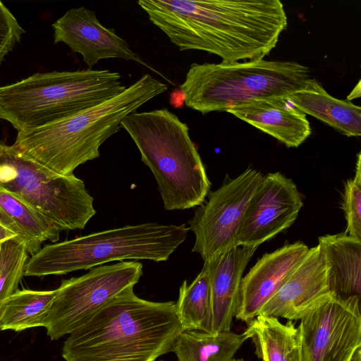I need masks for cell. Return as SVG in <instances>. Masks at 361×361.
<instances>
[{
    "label": "cell",
    "instance_id": "52a82bcc",
    "mask_svg": "<svg viewBox=\"0 0 361 361\" xmlns=\"http://www.w3.org/2000/svg\"><path fill=\"white\" fill-rule=\"evenodd\" d=\"M310 69L295 61L264 59L192 63L180 88L187 107L204 114L264 99L287 100L302 89Z\"/></svg>",
    "mask_w": 361,
    "mask_h": 361
},
{
    "label": "cell",
    "instance_id": "9c48e42d",
    "mask_svg": "<svg viewBox=\"0 0 361 361\" xmlns=\"http://www.w3.org/2000/svg\"><path fill=\"white\" fill-rule=\"evenodd\" d=\"M142 267L137 261H122L63 280L43 319L47 335L57 340L78 329L117 295L134 288Z\"/></svg>",
    "mask_w": 361,
    "mask_h": 361
},
{
    "label": "cell",
    "instance_id": "ac0fdd59",
    "mask_svg": "<svg viewBox=\"0 0 361 361\" xmlns=\"http://www.w3.org/2000/svg\"><path fill=\"white\" fill-rule=\"evenodd\" d=\"M291 104L348 137L361 135V108L329 94L315 79L287 99Z\"/></svg>",
    "mask_w": 361,
    "mask_h": 361
},
{
    "label": "cell",
    "instance_id": "4dcf8cb0",
    "mask_svg": "<svg viewBox=\"0 0 361 361\" xmlns=\"http://www.w3.org/2000/svg\"><path fill=\"white\" fill-rule=\"evenodd\" d=\"M348 361H361V346L355 350Z\"/></svg>",
    "mask_w": 361,
    "mask_h": 361
},
{
    "label": "cell",
    "instance_id": "f546056e",
    "mask_svg": "<svg viewBox=\"0 0 361 361\" xmlns=\"http://www.w3.org/2000/svg\"><path fill=\"white\" fill-rule=\"evenodd\" d=\"M360 80L358 82L357 85L353 88V90L351 91V92L348 95L347 100L351 101L352 99L355 98H358L360 97Z\"/></svg>",
    "mask_w": 361,
    "mask_h": 361
},
{
    "label": "cell",
    "instance_id": "5b68a950",
    "mask_svg": "<svg viewBox=\"0 0 361 361\" xmlns=\"http://www.w3.org/2000/svg\"><path fill=\"white\" fill-rule=\"evenodd\" d=\"M121 79L109 70L35 73L0 87V119L18 132L40 128L119 94Z\"/></svg>",
    "mask_w": 361,
    "mask_h": 361
},
{
    "label": "cell",
    "instance_id": "d6986e66",
    "mask_svg": "<svg viewBox=\"0 0 361 361\" xmlns=\"http://www.w3.org/2000/svg\"><path fill=\"white\" fill-rule=\"evenodd\" d=\"M331 292L342 298L361 295V240L345 233L319 238Z\"/></svg>",
    "mask_w": 361,
    "mask_h": 361
},
{
    "label": "cell",
    "instance_id": "e0dca14e",
    "mask_svg": "<svg viewBox=\"0 0 361 361\" xmlns=\"http://www.w3.org/2000/svg\"><path fill=\"white\" fill-rule=\"evenodd\" d=\"M288 147H298L312 133L305 114L283 99L252 101L227 111Z\"/></svg>",
    "mask_w": 361,
    "mask_h": 361
},
{
    "label": "cell",
    "instance_id": "6da1fadb",
    "mask_svg": "<svg viewBox=\"0 0 361 361\" xmlns=\"http://www.w3.org/2000/svg\"><path fill=\"white\" fill-rule=\"evenodd\" d=\"M137 4L180 51H207L225 62L264 59L288 25L279 0H140Z\"/></svg>",
    "mask_w": 361,
    "mask_h": 361
},
{
    "label": "cell",
    "instance_id": "ba28073f",
    "mask_svg": "<svg viewBox=\"0 0 361 361\" xmlns=\"http://www.w3.org/2000/svg\"><path fill=\"white\" fill-rule=\"evenodd\" d=\"M0 190L49 219L61 232L83 229L96 210L82 180L61 175L0 141Z\"/></svg>",
    "mask_w": 361,
    "mask_h": 361
},
{
    "label": "cell",
    "instance_id": "4316f807",
    "mask_svg": "<svg viewBox=\"0 0 361 361\" xmlns=\"http://www.w3.org/2000/svg\"><path fill=\"white\" fill-rule=\"evenodd\" d=\"M25 32L16 18L0 1V64Z\"/></svg>",
    "mask_w": 361,
    "mask_h": 361
},
{
    "label": "cell",
    "instance_id": "d4e9b609",
    "mask_svg": "<svg viewBox=\"0 0 361 361\" xmlns=\"http://www.w3.org/2000/svg\"><path fill=\"white\" fill-rule=\"evenodd\" d=\"M28 258L25 243L18 236L0 244V310L18 290Z\"/></svg>",
    "mask_w": 361,
    "mask_h": 361
},
{
    "label": "cell",
    "instance_id": "30bf717a",
    "mask_svg": "<svg viewBox=\"0 0 361 361\" xmlns=\"http://www.w3.org/2000/svg\"><path fill=\"white\" fill-rule=\"evenodd\" d=\"M262 177L260 171L248 168L208 193V200L198 206L188 221L195 238L192 252L207 261L238 247L240 223Z\"/></svg>",
    "mask_w": 361,
    "mask_h": 361
},
{
    "label": "cell",
    "instance_id": "9a60e30c",
    "mask_svg": "<svg viewBox=\"0 0 361 361\" xmlns=\"http://www.w3.org/2000/svg\"><path fill=\"white\" fill-rule=\"evenodd\" d=\"M308 250L309 247L304 243L297 241L286 243L258 259L241 279L235 317L248 324L255 318Z\"/></svg>",
    "mask_w": 361,
    "mask_h": 361
},
{
    "label": "cell",
    "instance_id": "ffe728a7",
    "mask_svg": "<svg viewBox=\"0 0 361 361\" xmlns=\"http://www.w3.org/2000/svg\"><path fill=\"white\" fill-rule=\"evenodd\" d=\"M0 224L25 243L32 256L46 240L56 242L61 231L49 219L13 195L0 190Z\"/></svg>",
    "mask_w": 361,
    "mask_h": 361
},
{
    "label": "cell",
    "instance_id": "8992f818",
    "mask_svg": "<svg viewBox=\"0 0 361 361\" xmlns=\"http://www.w3.org/2000/svg\"><path fill=\"white\" fill-rule=\"evenodd\" d=\"M188 231L185 224L147 222L47 245L27 261L24 275H63L127 259L167 261L186 240Z\"/></svg>",
    "mask_w": 361,
    "mask_h": 361
},
{
    "label": "cell",
    "instance_id": "7a4b0ae2",
    "mask_svg": "<svg viewBox=\"0 0 361 361\" xmlns=\"http://www.w3.org/2000/svg\"><path fill=\"white\" fill-rule=\"evenodd\" d=\"M183 331L174 302L147 300L130 288L68 334L62 357L66 361H156L171 351Z\"/></svg>",
    "mask_w": 361,
    "mask_h": 361
},
{
    "label": "cell",
    "instance_id": "d6a6232c",
    "mask_svg": "<svg viewBox=\"0 0 361 361\" xmlns=\"http://www.w3.org/2000/svg\"><path fill=\"white\" fill-rule=\"evenodd\" d=\"M161 361H164V360H161Z\"/></svg>",
    "mask_w": 361,
    "mask_h": 361
},
{
    "label": "cell",
    "instance_id": "f1b7e54d",
    "mask_svg": "<svg viewBox=\"0 0 361 361\" xmlns=\"http://www.w3.org/2000/svg\"><path fill=\"white\" fill-rule=\"evenodd\" d=\"M16 236L13 232L0 224V243Z\"/></svg>",
    "mask_w": 361,
    "mask_h": 361
},
{
    "label": "cell",
    "instance_id": "4fadbf2b",
    "mask_svg": "<svg viewBox=\"0 0 361 361\" xmlns=\"http://www.w3.org/2000/svg\"><path fill=\"white\" fill-rule=\"evenodd\" d=\"M333 295L329 286L327 266L319 245L309 248L277 293L258 314L301 320Z\"/></svg>",
    "mask_w": 361,
    "mask_h": 361
},
{
    "label": "cell",
    "instance_id": "7c38bea8",
    "mask_svg": "<svg viewBox=\"0 0 361 361\" xmlns=\"http://www.w3.org/2000/svg\"><path fill=\"white\" fill-rule=\"evenodd\" d=\"M302 206V197L292 179L280 172L263 176L240 223L238 247L257 248L290 228Z\"/></svg>",
    "mask_w": 361,
    "mask_h": 361
},
{
    "label": "cell",
    "instance_id": "8fae6325",
    "mask_svg": "<svg viewBox=\"0 0 361 361\" xmlns=\"http://www.w3.org/2000/svg\"><path fill=\"white\" fill-rule=\"evenodd\" d=\"M360 297L333 295L298 326L308 361H348L361 346Z\"/></svg>",
    "mask_w": 361,
    "mask_h": 361
},
{
    "label": "cell",
    "instance_id": "1f68e13d",
    "mask_svg": "<svg viewBox=\"0 0 361 361\" xmlns=\"http://www.w3.org/2000/svg\"><path fill=\"white\" fill-rule=\"evenodd\" d=\"M230 361H244V360L242 358H238V359L233 358Z\"/></svg>",
    "mask_w": 361,
    "mask_h": 361
},
{
    "label": "cell",
    "instance_id": "277c9868",
    "mask_svg": "<svg viewBox=\"0 0 361 361\" xmlns=\"http://www.w3.org/2000/svg\"><path fill=\"white\" fill-rule=\"evenodd\" d=\"M121 126L152 171L165 209H188L205 201L211 183L186 123L162 108L132 113Z\"/></svg>",
    "mask_w": 361,
    "mask_h": 361
},
{
    "label": "cell",
    "instance_id": "836d02e7",
    "mask_svg": "<svg viewBox=\"0 0 361 361\" xmlns=\"http://www.w3.org/2000/svg\"><path fill=\"white\" fill-rule=\"evenodd\" d=\"M1 244V243H0Z\"/></svg>",
    "mask_w": 361,
    "mask_h": 361
},
{
    "label": "cell",
    "instance_id": "3957f363",
    "mask_svg": "<svg viewBox=\"0 0 361 361\" xmlns=\"http://www.w3.org/2000/svg\"><path fill=\"white\" fill-rule=\"evenodd\" d=\"M165 83L147 73L119 94L47 126L18 132L13 145L50 170L73 174L100 156V146L117 133L129 114L165 92Z\"/></svg>",
    "mask_w": 361,
    "mask_h": 361
},
{
    "label": "cell",
    "instance_id": "cb8c5ba5",
    "mask_svg": "<svg viewBox=\"0 0 361 361\" xmlns=\"http://www.w3.org/2000/svg\"><path fill=\"white\" fill-rule=\"evenodd\" d=\"M56 295V290H18L1 305L0 329L20 331L42 326L44 315Z\"/></svg>",
    "mask_w": 361,
    "mask_h": 361
},
{
    "label": "cell",
    "instance_id": "484cf974",
    "mask_svg": "<svg viewBox=\"0 0 361 361\" xmlns=\"http://www.w3.org/2000/svg\"><path fill=\"white\" fill-rule=\"evenodd\" d=\"M342 208L346 220L345 233L361 240V153L357 155L355 174L345 184Z\"/></svg>",
    "mask_w": 361,
    "mask_h": 361
},
{
    "label": "cell",
    "instance_id": "603a6c76",
    "mask_svg": "<svg viewBox=\"0 0 361 361\" xmlns=\"http://www.w3.org/2000/svg\"><path fill=\"white\" fill-rule=\"evenodd\" d=\"M175 312L183 331L211 332L209 276L205 262L190 283L185 280L181 284Z\"/></svg>",
    "mask_w": 361,
    "mask_h": 361
},
{
    "label": "cell",
    "instance_id": "83f0119b",
    "mask_svg": "<svg viewBox=\"0 0 361 361\" xmlns=\"http://www.w3.org/2000/svg\"><path fill=\"white\" fill-rule=\"evenodd\" d=\"M298 329V337L295 346L290 353L288 361H308L306 351L302 343L300 331Z\"/></svg>",
    "mask_w": 361,
    "mask_h": 361
},
{
    "label": "cell",
    "instance_id": "2e32d148",
    "mask_svg": "<svg viewBox=\"0 0 361 361\" xmlns=\"http://www.w3.org/2000/svg\"><path fill=\"white\" fill-rule=\"evenodd\" d=\"M257 248H236L209 260L211 300V332L231 331L238 303L243 274Z\"/></svg>",
    "mask_w": 361,
    "mask_h": 361
},
{
    "label": "cell",
    "instance_id": "7402d4cb",
    "mask_svg": "<svg viewBox=\"0 0 361 361\" xmlns=\"http://www.w3.org/2000/svg\"><path fill=\"white\" fill-rule=\"evenodd\" d=\"M248 324L250 339L262 361H288L298 337L293 321L282 324L277 318L259 314Z\"/></svg>",
    "mask_w": 361,
    "mask_h": 361
},
{
    "label": "cell",
    "instance_id": "44dd1931",
    "mask_svg": "<svg viewBox=\"0 0 361 361\" xmlns=\"http://www.w3.org/2000/svg\"><path fill=\"white\" fill-rule=\"evenodd\" d=\"M250 336L247 329L242 334L183 331L171 351L178 361H230Z\"/></svg>",
    "mask_w": 361,
    "mask_h": 361
},
{
    "label": "cell",
    "instance_id": "5bb4252c",
    "mask_svg": "<svg viewBox=\"0 0 361 361\" xmlns=\"http://www.w3.org/2000/svg\"><path fill=\"white\" fill-rule=\"evenodd\" d=\"M51 26L54 44L63 42L79 53L88 69L102 59L118 58L139 63L160 75L145 63L114 29L102 25L94 11L85 6L71 8Z\"/></svg>",
    "mask_w": 361,
    "mask_h": 361
}]
</instances>
